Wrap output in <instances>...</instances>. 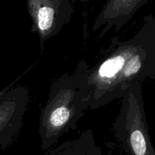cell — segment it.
Segmentation results:
<instances>
[{
	"instance_id": "obj_6",
	"label": "cell",
	"mask_w": 155,
	"mask_h": 155,
	"mask_svg": "<svg viewBox=\"0 0 155 155\" xmlns=\"http://www.w3.org/2000/svg\"><path fill=\"white\" fill-rule=\"evenodd\" d=\"M148 3V0H109L103 5L96 17L92 33L104 27L98 37L101 38L112 27L118 32L136 13L138 10Z\"/></svg>"
},
{
	"instance_id": "obj_7",
	"label": "cell",
	"mask_w": 155,
	"mask_h": 155,
	"mask_svg": "<svg viewBox=\"0 0 155 155\" xmlns=\"http://www.w3.org/2000/svg\"><path fill=\"white\" fill-rule=\"evenodd\" d=\"M75 155H102L90 129L83 132L76 139Z\"/></svg>"
},
{
	"instance_id": "obj_5",
	"label": "cell",
	"mask_w": 155,
	"mask_h": 155,
	"mask_svg": "<svg viewBox=\"0 0 155 155\" xmlns=\"http://www.w3.org/2000/svg\"><path fill=\"white\" fill-rule=\"evenodd\" d=\"M29 101V90L24 86L0 92V151L8 148L21 131Z\"/></svg>"
},
{
	"instance_id": "obj_2",
	"label": "cell",
	"mask_w": 155,
	"mask_h": 155,
	"mask_svg": "<svg viewBox=\"0 0 155 155\" xmlns=\"http://www.w3.org/2000/svg\"><path fill=\"white\" fill-rule=\"evenodd\" d=\"M89 70V65L82 60L74 73H65L51 84L39 117L42 151L50 149L69 130H76L77 123L89 109L92 93Z\"/></svg>"
},
{
	"instance_id": "obj_1",
	"label": "cell",
	"mask_w": 155,
	"mask_h": 155,
	"mask_svg": "<svg viewBox=\"0 0 155 155\" xmlns=\"http://www.w3.org/2000/svg\"><path fill=\"white\" fill-rule=\"evenodd\" d=\"M155 79V18L146 15L141 28L127 40L118 37L94 66L89 67L91 102L95 110L122 98L134 82Z\"/></svg>"
},
{
	"instance_id": "obj_3",
	"label": "cell",
	"mask_w": 155,
	"mask_h": 155,
	"mask_svg": "<svg viewBox=\"0 0 155 155\" xmlns=\"http://www.w3.org/2000/svg\"><path fill=\"white\" fill-rule=\"evenodd\" d=\"M142 83L136 81L123 96L113 124L115 139L129 155H155L145 111Z\"/></svg>"
},
{
	"instance_id": "obj_8",
	"label": "cell",
	"mask_w": 155,
	"mask_h": 155,
	"mask_svg": "<svg viewBox=\"0 0 155 155\" xmlns=\"http://www.w3.org/2000/svg\"><path fill=\"white\" fill-rule=\"evenodd\" d=\"M76 139L64 142L59 146L51 149L47 155H75Z\"/></svg>"
},
{
	"instance_id": "obj_4",
	"label": "cell",
	"mask_w": 155,
	"mask_h": 155,
	"mask_svg": "<svg viewBox=\"0 0 155 155\" xmlns=\"http://www.w3.org/2000/svg\"><path fill=\"white\" fill-rule=\"evenodd\" d=\"M27 8L32 19L31 32L39 36L41 51L71 21L74 12L70 0H28Z\"/></svg>"
}]
</instances>
